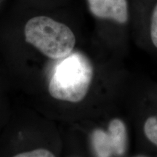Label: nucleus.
Segmentation results:
<instances>
[{
	"mask_svg": "<svg viewBox=\"0 0 157 157\" xmlns=\"http://www.w3.org/2000/svg\"><path fill=\"white\" fill-rule=\"evenodd\" d=\"M93 66L79 52L70 54L59 62L49 82L50 95L60 101L78 103L87 95L93 78Z\"/></svg>",
	"mask_w": 157,
	"mask_h": 157,
	"instance_id": "f257e3e1",
	"label": "nucleus"
},
{
	"mask_svg": "<svg viewBox=\"0 0 157 157\" xmlns=\"http://www.w3.org/2000/svg\"><path fill=\"white\" fill-rule=\"evenodd\" d=\"M25 40L48 58L62 59L75 46L74 33L63 23L47 16L31 18L25 25Z\"/></svg>",
	"mask_w": 157,
	"mask_h": 157,
	"instance_id": "f03ea898",
	"label": "nucleus"
},
{
	"mask_svg": "<svg viewBox=\"0 0 157 157\" xmlns=\"http://www.w3.org/2000/svg\"><path fill=\"white\" fill-rule=\"evenodd\" d=\"M89 8L95 17L111 19L119 23L128 20V5L127 0H87Z\"/></svg>",
	"mask_w": 157,
	"mask_h": 157,
	"instance_id": "7ed1b4c3",
	"label": "nucleus"
},
{
	"mask_svg": "<svg viewBox=\"0 0 157 157\" xmlns=\"http://www.w3.org/2000/svg\"><path fill=\"white\" fill-rule=\"evenodd\" d=\"M108 133L113 144L114 154H123L127 148V131L124 124L119 119H113L110 123Z\"/></svg>",
	"mask_w": 157,
	"mask_h": 157,
	"instance_id": "20e7f679",
	"label": "nucleus"
},
{
	"mask_svg": "<svg viewBox=\"0 0 157 157\" xmlns=\"http://www.w3.org/2000/svg\"><path fill=\"white\" fill-rule=\"evenodd\" d=\"M93 146L98 157H111L114 154L113 144L108 132L96 129L92 135Z\"/></svg>",
	"mask_w": 157,
	"mask_h": 157,
	"instance_id": "39448f33",
	"label": "nucleus"
},
{
	"mask_svg": "<svg viewBox=\"0 0 157 157\" xmlns=\"http://www.w3.org/2000/svg\"><path fill=\"white\" fill-rule=\"evenodd\" d=\"M144 129L149 140L157 146V119L156 118L151 117L147 119Z\"/></svg>",
	"mask_w": 157,
	"mask_h": 157,
	"instance_id": "423d86ee",
	"label": "nucleus"
},
{
	"mask_svg": "<svg viewBox=\"0 0 157 157\" xmlns=\"http://www.w3.org/2000/svg\"><path fill=\"white\" fill-rule=\"evenodd\" d=\"M151 38L153 44L157 48V4L153 10L151 21Z\"/></svg>",
	"mask_w": 157,
	"mask_h": 157,
	"instance_id": "0eeeda50",
	"label": "nucleus"
},
{
	"mask_svg": "<svg viewBox=\"0 0 157 157\" xmlns=\"http://www.w3.org/2000/svg\"><path fill=\"white\" fill-rule=\"evenodd\" d=\"M14 157H55L52 153L46 149H36L29 152L17 154Z\"/></svg>",
	"mask_w": 157,
	"mask_h": 157,
	"instance_id": "6e6552de",
	"label": "nucleus"
}]
</instances>
